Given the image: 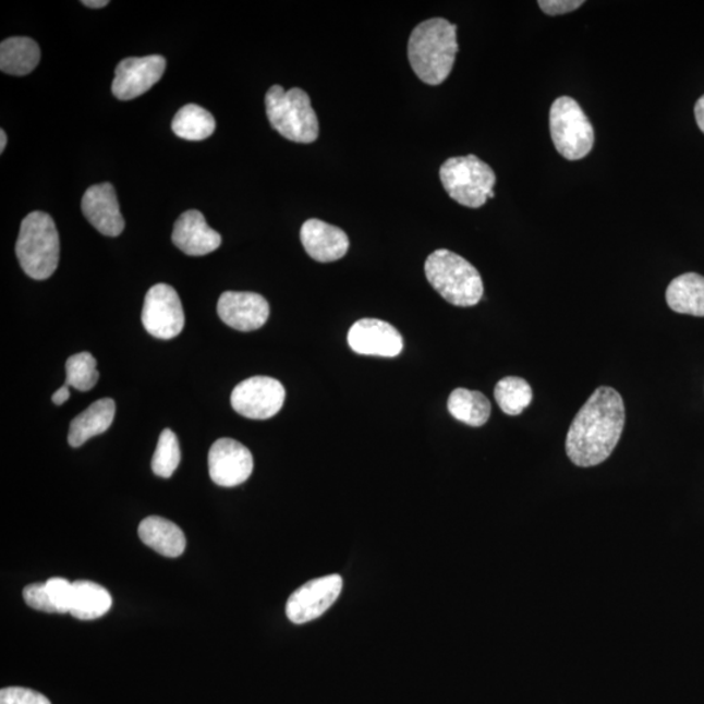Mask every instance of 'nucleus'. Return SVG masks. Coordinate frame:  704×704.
Returning <instances> with one entry per match:
<instances>
[{
  "label": "nucleus",
  "mask_w": 704,
  "mask_h": 704,
  "mask_svg": "<svg viewBox=\"0 0 704 704\" xmlns=\"http://www.w3.org/2000/svg\"><path fill=\"white\" fill-rule=\"evenodd\" d=\"M626 403L619 391L597 388L571 423L567 442L569 460L578 468H594L607 461L626 428Z\"/></svg>",
  "instance_id": "1"
},
{
  "label": "nucleus",
  "mask_w": 704,
  "mask_h": 704,
  "mask_svg": "<svg viewBox=\"0 0 704 704\" xmlns=\"http://www.w3.org/2000/svg\"><path fill=\"white\" fill-rule=\"evenodd\" d=\"M457 52V25L447 19L425 20L411 33L409 61L415 75L425 84H442L453 70Z\"/></svg>",
  "instance_id": "2"
},
{
  "label": "nucleus",
  "mask_w": 704,
  "mask_h": 704,
  "mask_svg": "<svg viewBox=\"0 0 704 704\" xmlns=\"http://www.w3.org/2000/svg\"><path fill=\"white\" fill-rule=\"evenodd\" d=\"M425 276L438 294L457 307H474L484 294L480 271L466 258L449 250H437L424 265Z\"/></svg>",
  "instance_id": "3"
},
{
  "label": "nucleus",
  "mask_w": 704,
  "mask_h": 704,
  "mask_svg": "<svg viewBox=\"0 0 704 704\" xmlns=\"http://www.w3.org/2000/svg\"><path fill=\"white\" fill-rule=\"evenodd\" d=\"M59 234L48 213L32 211L23 219L16 242V256L26 276L48 280L58 268Z\"/></svg>",
  "instance_id": "4"
},
{
  "label": "nucleus",
  "mask_w": 704,
  "mask_h": 704,
  "mask_svg": "<svg viewBox=\"0 0 704 704\" xmlns=\"http://www.w3.org/2000/svg\"><path fill=\"white\" fill-rule=\"evenodd\" d=\"M267 116L271 128L292 143L312 144L320 134L318 119L311 98L301 88L284 90L274 85L265 96Z\"/></svg>",
  "instance_id": "5"
},
{
  "label": "nucleus",
  "mask_w": 704,
  "mask_h": 704,
  "mask_svg": "<svg viewBox=\"0 0 704 704\" xmlns=\"http://www.w3.org/2000/svg\"><path fill=\"white\" fill-rule=\"evenodd\" d=\"M442 187L458 204L481 208L495 197L496 174L480 157L469 155L447 159L440 169Z\"/></svg>",
  "instance_id": "6"
},
{
  "label": "nucleus",
  "mask_w": 704,
  "mask_h": 704,
  "mask_svg": "<svg viewBox=\"0 0 704 704\" xmlns=\"http://www.w3.org/2000/svg\"><path fill=\"white\" fill-rule=\"evenodd\" d=\"M549 129L555 148L568 161H580L594 148L593 124L573 98L560 97L550 106Z\"/></svg>",
  "instance_id": "7"
},
{
  "label": "nucleus",
  "mask_w": 704,
  "mask_h": 704,
  "mask_svg": "<svg viewBox=\"0 0 704 704\" xmlns=\"http://www.w3.org/2000/svg\"><path fill=\"white\" fill-rule=\"evenodd\" d=\"M143 325L158 340H171L182 333L185 318L181 298L174 288L158 283L145 296Z\"/></svg>",
  "instance_id": "8"
},
{
  "label": "nucleus",
  "mask_w": 704,
  "mask_h": 704,
  "mask_svg": "<svg viewBox=\"0 0 704 704\" xmlns=\"http://www.w3.org/2000/svg\"><path fill=\"white\" fill-rule=\"evenodd\" d=\"M286 398L283 385L268 376H255L232 390L231 406L248 420L267 421L280 413Z\"/></svg>",
  "instance_id": "9"
},
{
  "label": "nucleus",
  "mask_w": 704,
  "mask_h": 704,
  "mask_svg": "<svg viewBox=\"0 0 704 704\" xmlns=\"http://www.w3.org/2000/svg\"><path fill=\"white\" fill-rule=\"evenodd\" d=\"M342 576L331 574L304 583L286 604V615L296 626L314 621L333 606L341 595Z\"/></svg>",
  "instance_id": "10"
},
{
  "label": "nucleus",
  "mask_w": 704,
  "mask_h": 704,
  "mask_svg": "<svg viewBox=\"0 0 704 704\" xmlns=\"http://www.w3.org/2000/svg\"><path fill=\"white\" fill-rule=\"evenodd\" d=\"M210 480L219 487H236L250 480L254 471V457L241 442L219 438L211 445L209 457Z\"/></svg>",
  "instance_id": "11"
},
{
  "label": "nucleus",
  "mask_w": 704,
  "mask_h": 704,
  "mask_svg": "<svg viewBox=\"0 0 704 704\" xmlns=\"http://www.w3.org/2000/svg\"><path fill=\"white\" fill-rule=\"evenodd\" d=\"M166 59L161 56L123 59L117 65L111 90L121 101H131L151 89L162 78Z\"/></svg>",
  "instance_id": "12"
},
{
  "label": "nucleus",
  "mask_w": 704,
  "mask_h": 704,
  "mask_svg": "<svg viewBox=\"0 0 704 704\" xmlns=\"http://www.w3.org/2000/svg\"><path fill=\"white\" fill-rule=\"evenodd\" d=\"M218 316L239 331H252L264 327L270 309L267 299L256 292L226 291L217 304Z\"/></svg>",
  "instance_id": "13"
},
{
  "label": "nucleus",
  "mask_w": 704,
  "mask_h": 704,
  "mask_svg": "<svg viewBox=\"0 0 704 704\" xmlns=\"http://www.w3.org/2000/svg\"><path fill=\"white\" fill-rule=\"evenodd\" d=\"M348 341L349 347L361 355L395 357L403 349L400 331L377 318H362L352 325Z\"/></svg>",
  "instance_id": "14"
},
{
  "label": "nucleus",
  "mask_w": 704,
  "mask_h": 704,
  "mask_svg": "<svg viewBox=\"0 0 704 704\" xmlns=\"http://www.w3.org/2000/svg\"><path fill=\"white\" fill-rule=\"evenodd\" d=\"M82 210L93 228L102 235L114 238L122 234L125 222L112 184H96L86 190Z\"/></svg>",
  "instance_id": "15"
},
{
  "label": "nucleus",
  "mask_w": 704,
  "mask_h": 704,
  "mask_svg": "<svg viewBox=\"0 0 704 704\" xmlns=\"http://www.w3.org/2000/svg\"><path fill=\"white\" fill-rule=\"evenodd\" d=\"M301 241L305 252L318 263L341 260L350 247L347 232L316 218L304 222Z\"/></svg>",
  "instance_id": "16"
},
{
  "label": "nucleus",
  "mask_w": 704,
  "mask_h": 704,
  "mask_svg": "<svg viewBox=\"0 0 704 704\" xmlns=\"http://www.w3.org/2000/svg\"><path fill=\"white\" fill-rule=\"evenodd\" d=\"M172 243L189 256H205L219 248L221 235L209 228L202 211L187 210L177 219Z\"/></svg>",
  "instance_id": "17"
},
{
  "label": "nucleus",
  "mask_w": 704,
  "mask_h": 704,
  "mask_svg": "<svg viewBox=\"0 0 704 704\" xmlns=\"http://www.w3.org/2000/svg\"><path fill=\"white\" fill-rule=\"evenodd\" d=\"M116 416V402L110 398L92 403L88 409L71 422L69 444L80 448L92 437L102 435L111 427Z\"/></svg>",
  "instance_id": "18"
},
{
  "label": "nucleus",
  "mask_w": 704,
  "mask_h": 704,
  "mask_svg": "<svg viewBox=\"0 0 704 704\" xmlns=\"http://www.w3.org/2000/svg\"><path fill=\"white\" fill-rule=\"evenodd\" d=\"M138 536L145 546L165 557H179L185 550V536L181 527L161 517H148L138 526Z\"/></svg>",
  "instance_id": "19"
},
{
  "label": "nucleus",
  "mask_w": 704,
  "mask_h": 704,
  "mask_svg": "<svg viewBox=\"0 0 704 704\" xmlns=\"http://www.w3.org/2000/svg\"><path fill=\"white\" fill-rule=\"evenodd\" d=\"M666 298L669 308L677 314L704 317V277L687 274L675 278Z\"/></svg>",
  "instance_id": "20"
},
{
  "label": "nucleus",
  "mask_w": 704,
  "mask_h": 704,
  "mask_svg": "<svg viewBox=\"0 0 704 704\" xmlns=\"http://www.w3.org/2000/svg\"><path fill=\"white\" fill-rule=\"evenodd\" d=\"M70 614L77 620H96L109 612L112 597L101 584L90 581L72 583Z\"/></svg>",
  "instance_id": "21"
},
{
  "label": "nucleus",
  "mask_w": 704,
  "mask_h": 704,
  "mask_svg": "<svg viewBox=\"0 0 704 704\" xmlns=\"http://www.w3.org/2000/svg\"><path fill=\"white\" fill-rule=\"evenodd\" d=\"M41 59V50L28 37H11L0 45V70L7 75L25 76L35 70Z\"/></svg>",
  "instance_id": "22"
},
{
  "label": "nucleus",
  "mask_w": 704,
  "mask_h": 704,
  "mask_svg": "<svg viewBox=\"0 0 704 704\" xmlns=\"http://www.w3.org/2000/svg\"><path fill=\"white\" fill-rule=\"evenodd\" d=\"M448 410L458 422L471 427H482L489 421L493 408L488 398L481 391L458 388L449 397Z\"/></svg>",
  "instance_id": "23"
},
{
  "label": "nucleus",
  "mask_w": 704,
  "mask_h": 704,
  "mask_svg": "<svg viewBox=\"0 0 704 704\" xmlns=\"http://www.w3.org/2000/svg\"><path fill=\"white\" fill-rule=\"evenodd\" d=\"M171 129L178 137L189 142H203L216 131V119L202 106H183L172 119Z\"/></svg>",
  "instance_id": "24"
},
{
  "label": "nucleus",
  "mask_w": 704,
  "mask_h": 704,
  "mask_svg": "<svg viewBox=\"0 0 704 704\" xmlns=\"http://www.w3.org/2000/svg\"><path fill=\"white\" fill-rule=\"evenodd\" d=\"M495 398L503 414L517 416L530 406L534 395L524 378L509 376L497 383Z\"/></svg>",
  "instance_id": "25"
},
{
  "label": "nucleus",
  "mask_w": 704,
  "mask_h": 704,
  "mask_svg": "<svg viewBox=\"0 0 704 704\" xmlns=\"http://www.w3.org/2000/svg\"><path fill=\"white\" fill-rule=\"evenodd\" d=\"M181 460V445H179L177 435L169 428L163 429L159 435L155 456H153V473L169 480L175 473Z\"/></svg>",
  "instance_id": "26"
},
{
  "label": "nucleus",
  "mask_w": 704,
  "mask_h": 704,
  "mask_svg": "<svg viewBox=\"0 0 704 704\" xmlns=\"http://www.w3.org/2000/svg\"><path fill=\"white\" fill-rule=\"evenodd\" d=\"M68 380L65 385L80 391H89L96 387L99 378L97 361L89 352L72 355L65 363Z\"/></svg>",
  "instance_id": "27"
},
{
  "label": "nucleus",
  "mask_w": 704,
  "mask_h": 704,
  "mask_svg": "<svg viewBox=\"0 0 704 704\" xmlns=\"http://www.w3.org/2000/svg\"><path fill=\"white\" fill-rule=\"evenodd\" d=\"M46 583L50 599L54 604L58 614H70L72 583L64 578H50Z\"/></svg>",
  "instance_id": "28"
},
{
  "label": "nucleus",
  "mask_w": 704,
  "mask_h": 704,
  "mask_svg": "<svg viewBox=\"0 0 704 704\" xmlns=\"http://www.w3.org/2000/svg\"><path fill=\"white\" fill-rule=\"evenodd\" d=\"M24 600L33 609L45 614H58L52 604L46 583H32L23 591Z\"/></svg>",
  "instance_id": "29"
},
{
  "label": "nucleus",
  "mask_w": 704,
  "mask_h": 704,
  "mask_svg": "<svg viewBox=\"0 0 704 704\" xmlns=\"http://www.w3.org/2000/svg\"><path fill=\"white\" fill-rule=\"evenodd\" d=\"M0 704H51V702L35 690L13 687L0 690Z\"/></svg>",
  "instance_id": "30"
},
{
  "label": "nucleus",
  "mask_w": 704,
  "mask_h": 704,
  "mask_svg": "<svg viewBox=\"0 0 704 704\" xmlns=\"http://www.w3.org/2000/svg\"><path fill=\"white\" fill-rule=\"evenodd\" d=\"M541 10L549 16L565 15L573 12L584 4L582 0H541L537 2Z\"/></svg>",
  "instance_id": "31"
},
{
  "label": "nucleus",
  "mask_w": 704,
  "mask_h": 704,
  "mask_svg": "<svg viewBox=\"0 0 704 704\" xmlns=\"http://www.w3.org/2000/svg\"><path fill=\"white\" fill-rule=\"evenodd\" d=\"M71 397V391L69 385H63L61 389H58L54 395L51 397V401L57 404V406H62L64 402H68Z\"/></svg>",
  "instance_id": "32"
},
{
  "label": "nucleus",
  "mask_w": 704,
  "mask_h": 704,
  "mask_svg": "<svg viewBox=\"0 0 704 704\" xmlns=\"http://www.w3.org/2000/svg\"><path fill=\"white\" fill-rule=\"evenodd\" d=\"M695 119H696V124H699V128L704 134V96L699 99L695 104Z\"/></svg>",
  "instance_id": "33"
},
{
  "label": "nucleus",
  "mask_w": 704,
  "mask_h": 704,
  "mask_svg": "<svg viewBox=\"0 0 704 704\" xmlns=\"http://www.w3.org/2000/svg\"><path fill=\"white\" fill-rule=\"evenodd\" d=\"M82 4L89 7V9H104L109 2L108 0H84Z\"/></svg>",
  "instance_id": "34"
},
{
  "label": "nucleus",
  "mask_w": 704,
  "mask_h": 704,
  "mask_svg": "<svg viewBox=\"0 0 704 704\" xmlns=\"http://www.w3.org/2000/svg\"><path fill=\"white\" fill-rule=\"evenodd\" d=\"M7 145V135L4 130H0V153H3Z\"/></svg>",
  "instance_id": "35"
}]
</instances>
